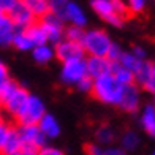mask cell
I'll use <instances>...</instances> for the list:
<instances>
[{"label":"cell","instance_id":"cell-30","mask_svg":"<svg viewBox=\"0 0 155 155\" xmlns=\"http://www.w3.org/2000/svg\"><path fill=\"white\" fill-rule=\"evenodd\" d=\"M18 87H19V84L16 81H13L11 78H10L8 81L2 82V84H0V101H3L5 98H8Z\"/></svg>","mask_w":155,"mask_h":155},{"label":"cell","instance_id":"cell-3","mask_svg":"<svg viewBox=\"0 0 155 155\" xmlns=\"http://www.w3.org/2000/svg\"><path fill=\"white\" fill-rule=\"evenodd\" d=\"M46 114L45 104L38 97L29 95L24 106L19 109V112L15 116L16 122L19 127H27V125H38L40 119Z\"/></svg>","mask_w":155,"mask_h":155},{"label":"cell","instance_id":"cell-9","mask_svg":"<svg viewBox=\"0 0 155 155\" xmlns=\"http://www.w3.org/2000/svg\"><path fill=\"white\" fill-rule=\"evenodd\" d=\"M90 5H92V8L97 15L101 19H104L106 22L112 24L114 27H122L124 25V21L116 15L114 10H112L111 0H92Z\"/></svg>","mask_w":155,"mask_h":155},{"label":"cell","instance_id":"cell-38","mask_svg":"<svg viewBox=\"0 0 155 155\" xmlns=\"http://www.w3.org/2000/svg\"><path fill=\"white\" fill-rule=\"evenodd\" d=\"M10 79V73H8V68H6V65L0 60V84L8 81Z\"/></svg>","mask_w":155,"mask_h":155},{"label":"cell","instance_id":"cell-15","mask_svg":"<svg viewBox=\"0 0 155 155\" xmlns=\"http://www.w3.org/2000/svg\"><path fill=\"white\" fill-rule=\"evenodd\" d=\"M21 3L32 13L37 21L43 19L46 15H49V2L48 0H21Z\"/></svg>","mask_w":155,"mask_h":155},{"label":"cell","instance_id":"cell-32","mask_svg":"<svg viewBox=\"0 0 155 155\" xmlns=\"http://www.w3.org/2000/svg\"><path fill=\"white\" fill-rule=\"evenodd\" d=\"M127 6L131 10L133 15H138V13H143L146 8V0H128Z\"/></svg>","mask_w":155,"mask_h":155},{"label":"cell","instance_id":"cell-11","mask_svg":"<svg viewBox=\"0 0 155 155\" xmlns=\"http://www.w3.org/2000/svg\"><path fill=\"white\" fill-rule=\"evenodd\" d=\"M29 92L24 89V87H18L15 92H13L8 98H5L3 101H0V106H2L6 112H10V114L15 117L18 112H19V109L24 106V103L27 101V98H29Z\"/></svg>","mask_w":155,"mask_h":155},{"label":"cell","instance_id":"cell-39","mask_svg":"<svg viewBox=\"0 0 155 155\" xmlns=\"http://www.w3.org/2000/svg\"><path fill=\"white\" fill-rule=\"evenodd\" d=\"M103 155H127V152L119 147H109V149L103 150Z\"/></svg>","mask_w":155,"mask_h":155},{"label":"cell","instance_id":"cell-19","mask_svg":"<svg viewBox=\"0 0 155 155\" xmlns=\"http://www.w3.org/2000/svg\"><path fill=\"white\" fill-rule=\"evenodd\" d=\"M111 76L120 86H131V84H135V74L128 71L127 68H124L119 62H114L111 65Z\"/></svg>","mask_w":155,"mask_h":155},{"label":"cell","instance_id":"cell-33","mask_svg":"<svg viewBox=\"0 0 155 155\" xmlns=\"http://www.w3.org/2000/svg\"><path fill=\"white\" fill-rule=\"evenodd\" d=\"M92 84H94V79H92V78L84 76L82 79L76 84V86H78V89H79L81 92H90V90H92Z\"/></svg>","mask_w":155,"mask_h":155},{"label":"cell","instance_id":"cell-7","mask_svg":"<svg viewBox=\"0 0 155 155\" xmlns=\"http://www.w3.org/2000/svg\"><path fill=\"white\" fill-rule=\"evenodd\" d=\"M84 76H87L86 73V60H71L65 62L62 68V82L65 84H78Z\"/></svg>","mask_w":155,"mask_h":155},{"label":"cell","instance_id":"cell-34","mask_svg":"<svg viewBox=\"0 0 155 155\" xmlns=\"http://www.w3.org/2000/svg\"><path fill=\"white\" fill-rule=\"evenodd\" d=\"M37 155H65L60 149H57V147H51V146H45L41 147V149L37 150Z\"/></svg>","mask_w":155,"mask_h":155},{"label":"cell","instance_id":"cell-8","mask_svg":"<svg viewBox=\"0 0 155 155\" xmlns=\"http://www.w3.org/2000/svg\"><path fill=\"white\" fill-rule=\"evenodd\" d=\"M135 84L141 86L147 92H152L155 90V67L152 62L143 60L139 70L135 73Z\"/></svg>","mask_w":155,"mask_h":155},{"label":"cell","instance_id":"cell-28","mask_svg":"<svg viewBox=\"0 0 155 155\" xmlns=\"http://www.w3.org/2000/svg\"><path fill=\"white\" fill-rule=\"evenodd\" d=\"M95 138H97V141L100 144H111L112 141H114V131H112L109 127L103 125V127H100V128L97 130Z\"/></svg>","mask_w":155,"mask_h":155},{"label":"cell","instance_id":"cell-40","mask_svg":"<svg viewBox=\"0 0 155 155\" xmlns=\"http://www.w3.org/2000/svg\"><path fill=\"white\" fill-rule=\"evenodd\" d=\"M13 155H37V150L29 149V147H21V149L16 153H13Z\"/></svg>","mask_w":155,"mask_h":155},{"label":"cell","instance_id":"cell-14","mask_svg":"<svg viewBox=\"0 0 155 155\" xmlns=\"http://www.w3.org/2000/svg\"><path fill=\"white\" fill-rule=\"evenodd\" d=\"M40 131L45 135V138H57L60 133V125L55 120V117L51 114H45L38 122Z\"/></svg>","mask_w":155,"mask_h":155},{"label":"cell","instance_id":"cell-20","mask_svg":"<svg viewBox=\"0 0 155 155\" xmlns=\"http://www.w3.org/2000/svg\"><path fill=\"white\" fill-rule=\"evenodd\" d=\"M21 147H22V143H21L18 128H13L11 127L10 131H8V136H6L5 146L2 149V155H13V153H16Z\"/></svg>","mask_w":155,"mask_h":155},{"label":"cell","instance_id":"cell-36","mask_svg":"<svg viewBox=\"0 0 155 155\" xmlns=\"http://www.w3.org/2000/svg\"><path fill=\"white\" fill-rule=\"evenodd\" d=\"M11 127L6 125L5 122L0 124V155H2V149L5 146V141H6V136H8V131H10Z\"/></svg>","mask_w":155,"mask_h":155},{"label":"cell","instance_id":"cell-13","mask_svg":"<svg viewBox=\"0 0 155 155\" xmlns=\"http://www.w3.org/2000/svg\"><path fill=\"white\" fill-rule=\"evenodd\" d=\"M119 108L125 112H135L139 106V90L135 84L131 86H124L122 89V95L119 100Z\"/></svg>","mask_w":155,"mask_h":155},{"label":"cell","instance_id":"cell-41","mask_svg":"<svg viewBox=\"0 0 155 155\" xmlns=\"http://www.w3.org/2000/svg\"><path fill=\"white\" fill-rule=\"evenodd\" d=\"M3 122V119H2V116H0V124H2Z\"/></svg>","mask_w":155,"mask_h":155},{"label":"cell","instance_id":"cell-17","mask_svg":"<svg viewBox=\"0 0 155 155\" xmlns=\"http://www.w3.org/2000/svg\"><path fill=\"white\" fill-rule=\"evenodd\" d=\"M65 19L71 21V24L74 27H79V29H82V27L87 24L84 11L73 2H68L67 6H65Z\"/></svg>","mask_w":155,"mask_h":155},{"label":"cell","instance_id":"cell-10","mask_svg":"<svg viewBox=\"0 0 155 155\" xmlns=\"http://www.w3.org/2000/svg\"><path fill=\"white\" fill-rule=\"evenodd\" d=\"M40 22L48 35V41L51 40L52 43L57 45L63 37V21H60L57 16H54L52 13H49L43 19H40Z\"/></svg>","mask_w":155,"mask_h":155},{"label":"cell","instance_id":"cell-27","mask_svg":"<svg viewBox=\"0 0 155 155\" xmlns=\"http://www.w3.org/2000/svg\"><path fill=\"white\" fill-rule=\"evenodd\" d=\"M48 2H49V13L57 16L60 21L65 19V6L68 0H48Z\"/></svg>","mask_w":155,"mask_h":155},{"label":"cell","instance_id":"cell-35","mask_svg":"<svg viewBox=\"0 0 155 155\" xmlns=\"http://www.w3.org/2000/svg\"><path fill=\"white\" fill-rule=\"evenodd\" d=\"M84 152H86V155H103L101 147L98 144H94V143L84 144Z\"/></svg>","mask_w":155,"mask_h":155},{"label":"cell","instance_id":"cell-4","mask_svg":"<svg viewBox=\"0 0 155 155\" xmlns=\"http://www.w3.org/2000/svg\"><path fill=\"white\" fill-rule=\"evenodd\" d=\"M54 55L57 57L62 63L65 62H71V60H81L84 59V49L79 43H73L68 40H60L54 49Z\"/></svg>","mask_w":155,"mask_h":155},{"label":"cell","instance_id":"cell-12","mask_svg":"<svg viewBox=\"0 0 155 155\" xmlns=\"http://www.w3.org/2000/svg\"><path fill=\"white\" fill-rule=\"evenodd\" d=\"M111 65L112 62H109L106 57H89L86 60V73L89 78L97 79V78L111 74Z\"/></svg>","mask_w":155,"mask_h":155},{"label":"cell","instance_id":"cell-31","mask_svg":"<svg viewBox=\"0 0 155 155\" xmlns=\"http://www.w3.org/2000/svg\"><path fill=\"white\" fill-rule=\"evenodd\" d=\"M124 54V51L120 49V46L119 45H116V43H112L111 46H109V51H108V54H106V59L109 60V62H119V59H120V55Z\"/></svg>","mask_w":155,"mask_h":155},{"label":"cell","instance_id":"cell-22","mask_svg":"<svg viewBox=\"0 0 155 155\" xmlns=\"http://www.w3.org/2000/svg\"><path fill=\"white\" fill-rule=\"evenodd\" d=\"M119 63H120L124 68H127L128 71H131L133 74H135L138 70H139L143 60H139L138 57H135V55L130 54V52H124V54L120 55V59H119Z\"/></svg>","mask_w":155,"mask_h":155},{"label":"cell","instance_id":"cell-26","mask_svg":"<svg viewBox=\"0 0 155 155\" xmlns=\"http://www.w3.org/2000/svg\"><path fill=\"white\" fill-rule=\"evenodd\" d=\"M122 150H135L136 147L139 146V136L136 135L135 131H131V130H128V131H125L124 135H122Z\"/></svg>","mask_w":155,"mask_h":155},{"label":"cell","instance_id":"cell-6","mask_svg":"<svg viewBox=\"0 0 155 155\" xmlns=\"http://www.w3.org/2000/svg\"><path fill=\"white\" fill-rule=\"evenodd\" d=\"M6 16L11 19V22L16 27V30H25L27 27H30L33 22H37V19L33 18V15L22 3H21V0L6 13Z\"/></svg>","mask_w":155,"mask_h":155},{"label":"cell","instance_id":"cell-16","mask_svg":"<svg viewBox=\"0 0 155 155\" xmlns=\"http://www.w3.org/2000/svg\"><path fill=\"white\" fill-rule=\"evenodd\" d=\"M15 32H16V27L13 25L11 19L2 15L0 16V46H10L13 37H15Z\"/></svg>","mask_w":155,"mask_h":155},{"label":"cell","instance_id":"cell-37","mask_svg":"<svg viewBox=\"0 0 155 155\" xmlns=\"http://www.w3.org/2000/svg\"><path fill=\"white\" fill-rule=\"evenodd\" d=\"M19 0H0V10H2L3 15H6L13 6H15Z\"/></svg>","mask_w":155,"mask_h":155},{"label":"cell","instance_id":"cell-25","mask_svg":"<svg viewBox=\"0 0 155 155\" xmlns=\"http://www.w3.org/2000/svg\"><path fill=\"white\" fill-rule=\"evenodd\" d=\"M54 57V51L49 46L43 45V46H35L33 48V59L38 63H48Z\"/></svg>","mask_w":155,"mask_h":155},{"label":"cell","instance_id":"cell-23","mask_svg":"<svg viewBox=\"0 0 155 155\" xmlns=\"http://www.w3.org/2000/svg\"><path fill=\"white\" fill-rule=\"evenodd\" d=\"M11 45L16 49H19V51H29V49H33L32 41L29 40V37L25 35L24 30H16L15 32V37H13Z\"/></svg>","mask_w":155,"mask_h":155},{"label":"cell","instance_id":"cell-2","mask_svg":"<svg viewBox=\"0 0 155 155\" xmlns=\"http://www.w3.org/2000/svg\"><path fill=\"white\" fill-rule=\"evenodd\" d=\"M112 41L104 30H89L84 33L81 46L89 57H106Z\"/></svg>","mask_w":155,"mask_h":155},{"label":"cell","instance_id":"cell-18","mask_svg":"<svg viewBox=\"0 0 155 155\" xmlns=\"http://www.w3.org/2000/svg\"><path fill=\"white\" fill-rule=\"evenodd\" d=\"M24 32H25L27 37H29V40L32 41L33 48H35V46H43V45H46L48 35H46V32H45V29H43V25H41L40 21L33 22L30 27H27Z\"/></svg>","mask_w":155,"mask_h":155},{"label":"cell","instance_id":"cell-29","mask_svg":"<svg viewBox=\"0 0 155 155\" xmlns=\"http://www.w3.org/2000/svg\"><path fill=\"white\" fill-rule=\"evenodd\" d=\"M84 32L82 29H79V27H67V29H63V35H65V40L68 41H73V43H79L81 45V41L84 38Z\"/></svg>","mask_w":155,"mask_h":155},{"label":"cell","instance_id":"cell-24","mask_svg":"<svg viewBox=\"0 0 155 155\" xmlns=\"http://www.w3.org/2000/svg\"><path fill=\"white\" fill-rule=\"evenodd\" d=\"M111 5H112V10H114V13L124 21V22L135 16V15L131 13V10L127 6V2H124V0H111Z\"/></svg>","mask_w":155,"mask_h":155},{"label":"cell","instance_id":"cell-5","mask_svg":"<svg viewBox=\"0 0 155 155\" xmlns=\"http://www.w3.org/2000/svg\"><path fill=\"white\" fill-rule=\"evenodd\" d=\"M21 143L22 147H29V149L38 150L41 147L46 146V138L40 131L38 125H27V127H19L18 128Z\"/></svg>","mask_w":155,"mask_h":155},{"label":"cell","instance_id":"cell-42","mask_svg":"<svg viewBox=\"0 0 155 155\" xmlns=\"http://www.w3.org/2000/svg\"><path fill=\"white\" fill-rule=\"evenodd\" d=\"M2 15H3V13H2V10H0V16H2Z\"/></svg>","mask_w":155,"mask_h":155},{"label":"cell","instance_id":"cell-21","mask_svg":"<svg viewBox=\"0 0 155 155\" xmlns=\"http://www.w3.org/2000/svg\"><path fill=\"white\" fill-rule=\"evenodd\" d=\"M141 124H143V128L146 130L147 135H150V136L155 135V108H153V104H147L144 108Z\"/></svg>","mask_w":155,"mask_h":155},{"label":"cell","instance_id":"cell-1","mask_svg":"<svg viewBox=\"0 0 155 155\" xmlns=\"http://www.w3.org/2000/svg\"><path fill=\"white\" fill-rule=\"evenodd\" d=\"M122 89H124V86H120L111 74H106V76L94 79L90 94L101 103L119 104V100H120V95H122Z\"/></svg>","mask_w":155,"mask_h":155}]
</instances>
